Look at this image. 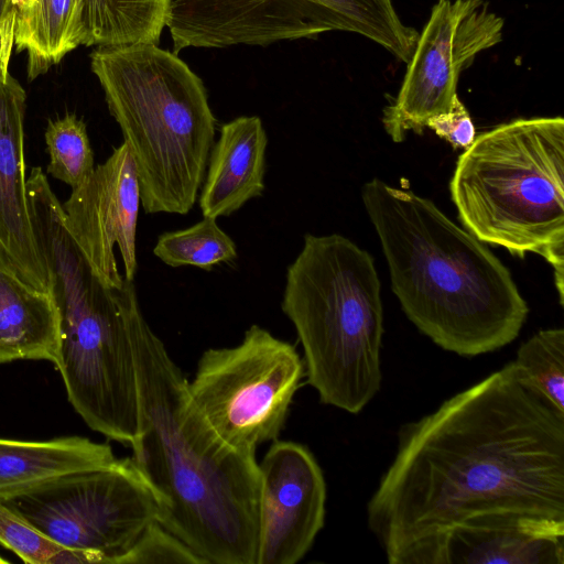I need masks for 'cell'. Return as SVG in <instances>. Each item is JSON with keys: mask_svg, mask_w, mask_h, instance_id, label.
Here are the masks:
<instances>
[{"mask_svg": "<svg viewBox=\"0 0 564 564\" xmlns=\"http://www.w3.org/2000/svg\"><path fill=\"white\" fill-rule=\"evenodd\" d=\"M319 401L357 414L381 387L383 308L369 252L338 235L306 234L281 302Z\"/></svg>", "mask_w": 564, "mask_h": 564, "instance_id": "cell-5", "label": "cell"}, {"mask_svg": "<svg viewBox=\"0 0 564 564\" xmlns=\"http://www.w3.org/2000/svg\"><path fill=\"white\" fill-rule=\"evenodd\" d=\"M256 564H295L323 529L326 482L303 444L273 441L261 463Z\"/></svg>", "mask_w": 564, "mask_h": 564, "instance_id": "cell-13", "label": "cell"}, {"mask_svg": "<svg viewBox=\"0 0 564 564\" xmlns=\"http://www.w3.org/2000/svg\"><path fill=\"white\" fill-rule=\"evenodd\" d=\"M361 198L391 289L422 334L463 357L495 351L518 337L529 306L484 242L408 188L373 178Z\"/></svg>", "mask_w": 564, "mask_h": 564, "instance_id": "cell-3", "label": "cell"}, {"mask_svg": "<svg viewBox=\"0 0 564 564\" xmlns=\"http://www.w3.org/2000/svg\"><path fill=\"white\" fill-rule=\"evenodd\" d=\"M11 9L12 7L10 0H0V31L2 23Z\"/></svg>", "mask_w": 564, "mask_h": 564, "instance_id": "cell-27", "label": "cell"}, {"mask_svg": "<svg viewBox=\"0 0 564 564\" xmlns=\"http://www.w3.org/2000/svg\"><path fill=\"white\" fill-rule=\"evenodd\" d=\"M59 313L52 292L37 290L9 267L0 251V364L56 362Z\"/></svg>", "mask_w": 564, "mask_h": 564, "instance_id": "cell-17", "label": "cell"}, {"mask_svg": "<svg viewBox=\"0 0 564 564\" xmlns=\"http://www.w3.org/2000/svg\"><path fill=\"white\" fill-rule=\"evenodd\" d=\"M133 349L143 426L131 458L160 498L158 522L206 564H256V453L230 451L206 429L191 404L187 378L140 308Z\"/></svg>", "mask_w": 564, "mask_h": 564, "instance_id": "cell-2", "label": "cell"}, {"mask_svg": "<svg viewBox=\"0 0 564 564\" xmlns=\"http://www.w3.org/2000/svg\"><path fill=\"white\" fill-rule=\"evenodd\" d=\"M14 46L28 54L30 80L82 45V0H15Z\"/></svg>", "mask_w": 564, "mask_h": 564, "instance_id": "cell-19", "label": "cell"}, {"mask_svg": "<svg viewBox=\"0 0 564 564\" xmlns=\"http://www.w3.org/2000/svg\"><path fill=\"white\" fill-rule=\"evenodd\" d=\"M140 203L137 169L123 142L63 204L70 236L108 289L134 279Z\"/></svg>", "mask_w": 564, "mask_h": 564, "instance_id": "cell-12", "label": "cell"}, {"mask_svg": "<svg viewBox=\"0 0 564 564\" xmlns=\"http://www.w3.org/2000/svg\"><path fill=\"white\" fill-rule=\"evenodd\" d=\"M464 227L479 241L554 270L564 303V119L521 118L480 133L449 184Z\"/></svg>", "mask_w": 564, "mask_h": 564, "instance_id": "cell-6", "label": "cell"}, {"mask_svg": "<svg viewBox=\"0 0 564 564\" xmlns=\"http://www.w3.org/2000/svg\"><path fill=\"white\" fill-rule=\"evenodd\" d=\"M440 138L448 141L455 149L468 148L476 138L475 127L468 110L458 98H454L447 112L436 115L426 122Z\"/></svg>", "mask_w": 564, "mask_h": 564, "instance_id": "cell-26", "label": "cell"}, {"mask_svg": "<svg viewBox=\"0 0 564 564\" xmlns=\"http://www.w3.org/2000/svg\"><path fill=\"white\" fill-rule=\"evenodd\" d=\"M59 313L55 366L68 400L94 431L134 449L142 434L133 349V317L140 307L133 281L106 288L85 263L53 276Z\"/></svg>", "mask_w": 564, "mask_h": 564, "instance_id": "cell-7", "label": "cell"}, {"mask_svg": "<svg viewBox=\"0 0 564 564\" xmlns=\"http://www.w3.org/2000/svg\"><path fill=\"white\" fill-rule=\"evenodd\" d=\"M505 19L487 0H437L419 33L394 101L382 123L393 142L422 134L430 118L447 112L462 72L502 41Z\"/></svg>", "mask_w": 564, "mask_h": 564, "instance_id": "cell-11", "label": "cell"}, {"mask_svg": "<svg viewBox=\"0 0 564 564\" xmlns=\"http://www.w3.org/2000/svg\"><path fill=\"white\" fill-rule=\"evenodd\" d=\"M13 47L11 9L0 31V251L20 279L52 292L48 265L30 212L24 158L26 94L9 69Z\"/></svg>", "mask_w": 564, "mask_h": 564, "instance_id": "cell-14", "label": "cell"}, {"mask_svg": "<svg viewBox=\"0 0 564 564\" xmlns=\"http://www.w3.org/2000/svg\"><path fill=\"white\" fill-rule=\"evenodd\" d=\"M47 172L73 188L94 171V153L85 122L73 113L50 120L45 130Z\"/></svg>", "mask_w": 564, "mask_h": 564, "instance_id": "cell-23", "label": "cell"}, {"mask_svg": "<svg viewBox=\"0 0 564 564\" xmlns=\"http://www.w3.org/2000/svg\"><path fill=\"white\" fill-rule=\"evenodd\" d=\"M496 512L564 519V414L511 361L400 427L367 523L389 564H426L455 525Z\"/></svg>", "mask_w": 564, "mask_h": 564, "instance_id": "cell-1", "label": "cell"}, {"mask_svg": "<svg viewBox=\"0 0 564 564\" xmlns=\"http://www.w3.org/2000/svg\"><path fill=\"white\" fill-rule=\"evenodd\" d=\"M521 381L564 414V329H542L523 341L511 361Z\"/></svg>", "mask_w": 564, "mask_h": 564, "instance_id": "cell-21", "label": "cell"}, {"mask_svg": "<svg viewBox=\"0 0 564 564\" xmlns=\"http://www.w3.org/2000/svg\"><path fill=\"white\" fill-rule=\"evenodd\" d=\"M206 564L192 549L158 521L152 522L123 555L120 564Z\"/></svg>", "mask_w": 564, "mask_h": 564, "instance_id": "cell-25", "label": "cell"}, {"mask_svg": "<svg viewBox=\"0 0 564 564\" xmlns=\"http://www.w3.org/2000/svg\"><path fill=\"white\" fill-rule=\"evenodd\" d=\"M7 563H8V561L0 556V564H7Z\"/></svg>", "mask_w": 564, "mask_h": 564, "instance_id": "cell-28", "label": "cell"}, {"mask_svg": "<svg viewBox=\"0 0 564 564\" xmlns=\"http://www.w3.org/2000/svg\"><path fill=\"white\" fill-rule=\"evenodd\" d=\"M166 26L175 54L344 31L367 37L405 64L419 36L392 0H173Z\"/></svg>", "mask_w": 564, "mask_h": 564, "instance_id": "cell-8", "label": "cell"}, {"mask_svg": "<svg viewBox=\"0 0 564 564\" xmlns=\"http://www.w3.org/2000/svg\"><path fill=\"white\" fill-rule=\"evenodd\" d=\"M305 376L295 347L258 325L240 344L209 348L187 382L191 404L212 435L234 452L278 440Z\"/></svg>", "mask_w": 564, "mask_h": 564, "instance_id": "cell-9", "label": "cell"}, {"mask_svg": "<svg viewBox=\"0 0 564 564\" xmlns=\"http://www.w3.org/2000/svg\"><path fill=\"white\" fill-rule=\"evenodd\" d=\"M90 67L133 159L144 212L187 214L215 139L202 79L156 44L97 47Z\"/></svg>", "mask_w": 564, "mask_h": 564, "instance_id": "cell-4", "label": "cell"}, {"mask_svg": "<svg viewBox=\"0 0 564 564\" xmlns=\"http://www.w3.org/2000/svg\"><path fill=\"white\" fill-rule=\"evenodd\" d=\"M0 544L28 564H69L72 550L56 543L0 501Z\"/></svg>", "mask_w": 564, "mask_h": 564, "instance_id": "cell-24", "label": "cell"}, {"mask_svg": "<svg viewBox=\"0 0 564 564\" xmlns=\"http://www.w3.org/2000/svg\"><path fill=\"white\" fill-rule=\"evenodd\" d=\"M426 564H564V519L521 512L477 516L445 533Z\"/></svg>", "mask_w": 564, "mask_h": 564, "instance_id": "cell-15", "label": "cell"}, {"mask_svg": "<svg viewBox=\"0 0 564 564\" xmlns=\"http://www.w3.org/2000/svg\"><path fill=\"white\" fill-rule=\"evenodd\" d=\"M172 1L82 0V45H158Z\"/></svg>", "mask_w": 564, "mask_h": 564, "instance_id": "cell-20", "label": "cell"}, {"mask_svg": "<svg viewBox=\"0 0 564 564\" xmlns=\"http://www.w3.org/2000/svg\"><path fill=\"white\" fill-rule=\"evenodd\" d=\"M267 145V133L257 116L238 117L221 126L200 187L204 217L229 216L262 195Z\"/></svg>", "mask_w": 564, "mask_h": 564, "instance_id": "cell-16", "label": "cell"}, {"mask_svg": "<svg viewBox=\"0 0 564 564\" xmlns=\"http://www.w3.org/2000/svg\"><path fill=\"white\" fill-rule=\"evenodd\" d=\"M0 501L62 546L91 553L96 564H120L161 512L131 457L48 478Z\"/></svg>", "mask_w": 564, "mask_h": 564, "instance_id": "cell-10", "label": "cell"}, {"mask_svg": "<svg viewBox=\"0 0 564 564\" xmlns=\"http://www.w3.org/2000/svg\"><path fill=\"white\" fill-rule=\"evenodd\" d=\"M153 253L173 268L193 265L207 271L237 259L236 243L217 225L216 219L209 217L186 229L162 234Z\"/></svg>", "mask_w": 564, "mask_h": 564, "instance_id": "cell-22", "label": "cell"}, {"mask_svg": "<svg viewBox=\"0 0 564 564\" xmlns=\"http://www.w3.org/2000/svg\"><path fill=\"white\" fill-rule=\"evenodd\" d=\"M107 443L68 436L50 441L0 438V498L58 475L116 460Z\"/></svg>", "mask_w": 564, "mask_h": 564, "instance_id": "cell-18", "label": "cell"}]
</instances>
